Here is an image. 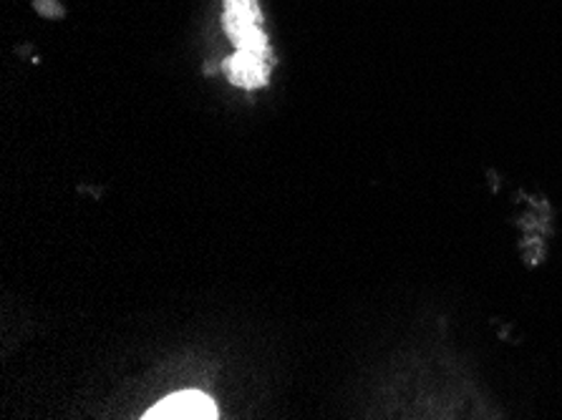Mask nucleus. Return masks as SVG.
Instances as JSON below:
<instances>
[{
  "label": "nucleus",
  "instance_id": "nucleus-2",
  "mask_svg": "<svg viewBox=\"0 0 562 420\" xmlns=\"http://www.w3.org/2000/svg\"><path fill=\"white\" fill-rule=\"evenodd\" d=\"M147 420H212L217 418V406L200 390H182L165 400H159L155 408L147 410Z\"/></svg>",
  "mask_w": 562,
  "mask_h": 420
},
{
  "label": "nucleus",
  "instance_id": "nucleus-1",
  "mask_svg": "<svg viewBox=\"0 0 562 420\" xmlns=\"http://www.w3.org/2000/svg\"><path fill=\"white\" fill-rule=\"evenodd\" d=\"M223 25L237 50H250V54L266 58L270 56L258 0H225Z\"/></svg>",
  "mask_w": 562,
  "mask_h": 420
},
{
  "label": "nucleus",
  "instance_id": "nucleus-3",
  "mask_svg": "<svg viewBox=\"0 0 562 420\" xmlns=\"http://www.w3.org/2000/svg\"><path fill=\"white\" fill-rule=\"evenodd\" d=\"M225 71L229 81L243 86V89H260L268 83V58L250 54V50H237L225 61Z\"/></svg>",
  "mask_w": 562,
  "mask_h": 420
}]
</instances>
